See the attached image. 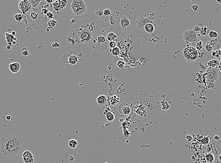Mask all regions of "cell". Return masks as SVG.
<instances>
[{
	"mask_svg": "<svg viewBox=\"0 0 221 163\" xmlns=\"http://www.w3.org/2000/svg\"><path fill=\"white\" fill-rule=\"evenodd\" d=\"M23 142L24 140L20 136L6 135L0 139V152L7 158H13L20 152Z\"/></svg>",
	"mask_w": 221,
	"mask_h": 163,
	"instance_id": "obj_1",
	"label": "cell"
},
{
	"mask_svg": "<svg viewBox=\"0 0 221 163\" xmlns=\"http://www.w3.org/2000/svg\"><path fill=\"white\" fill-rule=\"evenodd\" d=\"M71 7L75 15L77 17L83 15L87 10L85 2L82 0H72Z\"/></svg>",
	"mask_w": 221,
	"mask_h": 163,
	"instance_id": "obj_2",
	"label": "cell"
},
{
	"mask_svg": "<svg viewBox=\"0 0 221 163\" xmlns=\"http://www.w3.org/2000/svg\"><path fill=\"white\" fill-rule=\"evenodd\" d=\"M183 55L186 60L189 62L195 61L199 57L198 50L192 46L185 48L183 50Z\"/></svg>",
	"mask_w": 221,
	"mask_h": 163,
	"instance_id": "obj_3",
	"label": "cell"
},
{
	"mask_svg": "<svg viewBox=\"0 0 221 163\" xmlns=\"http://www.w3.org/2000/svg\"><path fill=\"white\" fill-rule=\"evenodd\" d=\"M93 33L89 30L84 28L80 32H78V36L82 42L89 43L92 41Z\"/></svg>",
	"mask_w": 221,
	"mask_h": 163,
	"instance_id": "obj_4",
	"label": "cell"
},
{
	"mask_svg": "<svg viewBox=\"0 0 221 163\" xmlns=\"http://www.w3.org/2000/svg\"><path fill=\"white\" fill-rule=\"evenodd\" d=\"M183 40L187 43H193L198 41L196 32L193 29H189L184 32L183 35Z\"/></svg>",
	"mask_w": 221,
	"mask_h": 163,
	"instance_id": "obj_5",
	"label": "cell"
},
{
	"mask_svg": "<svg viewBox=\"0 0 221 163\" xmlns=\"http://www.w3.org/2000/svg\"><path fill=\"white\" fill-rule=\"evenodd\" d=\"M136 24L137 25L138 29H140L149 23L154 24L153 20V18H144L142 16H141L138 20L136 21Z\"/></svg>",
	"mask_w": 221,
	"mask_h": 163,
	"instance_id": "obj_6",
	"label": "cell"
},
{
	"mask_svg": "<svg viewBox=\"0 0 221 163\" xmlns=\"http://www.w3.org/2000/svg\"><path fill=\"white\" fill-rule=\"evenodd\" d=\"M208 79L212 81H216L218 78V73L217 68H211L207 73Z\"/></svg>",
	"mask_w": 221,
	"mask_h": 163,
	"instance_id": "obj_7",
	"label": "cell"
},
{
	"mask_svg": "<svg viewBox=\"0 0 221 163\" xmlns=\"http://www.w3.org/2000/svg\"><path fill=\"white\" fill-rule=\"evenodd\" d=\"M22 159L25 163H33L34 157L29 150H25L22 154Z\"/></svg>",
	"mask_w": 221,
	"mask_h": 163,
	"instance_id": "obj_8",
	"label": "cell"
},
{
	"mask_svg": "<svg viewBox=\"0 0 221 163\" xmlns=\"http://www.w3.org/2000/svg\"><path fill=\"white\" fill-rule=\"evenodd\" d=\"M32 6V5H31V3L30 2V1H28V0L21 1L18 5V7H19V9L24 14L30 11L29 9H28L26 8V6L27 7V6Z\"/></svg>",
	"mask_w": 221,
	"mask_h": 163,
	"instance_id": "obj_9",
	"label": "cell"
},
{
	"mask_svg": "<svg viewBox=\"0 0 221 163\" xmlns=\"http://www.w3.org/2000/svg\"><path fill=\"white\" fill-rule=\"evenodd\" d=\"M9 68L10 72L13 73H18L20 69V64L18 62H13L10 63Z\"/></svg>",
	"mask_w": 221,
	"mask_h": 163,
	"instance_id": "obj_10",
	"label": "cell"
},
{
	"mask_svg": "<svg viewBox=\"0 0 221 163\" xmlns=\"http://www.w3.org/2000/svg\"><path fill=\"white\" fill-rule=\"evenodd\" d=\"M155 27L156 25H155L154 24L152 23L147 24L144 27V30L145 32L150 34L153 33L155 31Z\"/></svg>",
	"mask_w": 221,
	"mask_h": 163,
	"instance_id": "obj_11",
	"label": "cell"
},
{
	"mask_svg": "<svg viewBox=\"0 0 221 163\" xmlns=\"http://www.w3.org/2000/svg\"><path fill=\"white\" fill-rule=\"evenodd\" d=\"M120 23L122 26V28L123 29H126L130 25V21L126 17H123L120 19Z\"/></svg>",
	"mask_w": 221,
	"mask_h": 163,
	"instance_id": "obj_12",
	"label": "cell"
},
{
	"mask_svg": "<svg viewBox=\"0 0 221 163\" xmlns=\"http://www.w3.org/2000/svg\"><path fill=\"white\" fill-rule=\"evenodd\" d=\"M120 22V19L117 15H113L111 16L109 19V23L113 26L117 25Z\"/></svg>",
	"mask_w": 221,
	"mask_h": 163,
	"instance_id": "obj_13",
	"label": "cell"
},
{
	"mask_svg": "<svg viewBox=\"0 0 221 163\" xmlns=\"http://www.w3.org/2000/svg\"><path fill=\"white\" fill-rule=\"evenodd\" d=\"M107 101V97L104 95H100L97 98L96 102L99 105H104Z\"/></svg>",
	"mask_w": 221,
	"mask_h": 163,
	"instance_id": "obj_14",
	"label": "cell"
},
{
	"mask_svg": "<svg viewBox=\"0 0 221 163\" xmlns=\"http://www.w3.org/2000/svg\"><path fill=\"white\" fill-rule=\"evenodd\" d=\"M207 64L211 68H217V67H219L220 63L217 60L214 59L212 60L211 61H208Z\"/></svg>",
	"mask_w": 221,
	"mask_h": 163,
	"instance_id": "obj_15",
	"label": "cell"
},
{
	"mask_svg": "<svg viewBox=\"0 0 221 163\" xmlns=\"http://www.w3.org/2000/svg\"><path fill=\"white\" fill-rule=\"evenodd\" d=\"M78 61V57L75 55H71L68 58V63L72 65H75L77 63Z\"/></svg>",
	"mask_w": 221,
	"mask_h": 163,
	"instance_id": "obj_16",
	"label": "cell"
},
{
	"mask_svg": "<svg viewBox=\"0 0 221 163\" xmlns=\"http://www.w3.org/2000/svg\"><path fill=\"white\" fill-rule=\"evenodd\" d=\"M117 38V35L112 32H108L106 36V39H107L108 41H115L116 40Z\"/></svg>",
	"mask_w": 221,
	"mask_h": 163,
	"instance_id": "obj_17",
	"label": "cell"
},
{
	"mask_svg": "<svg viewBox=\"0 0 221 163\" xmlns=\"http://www.w3.org/2000/svg\"><path fill=\"white\" fill-rule=\"evenodd\" d=\"M5 36L6 41L9 43H10L17 40L16 37L12 35V34H10L9 33H5Z\"/></svg>",
	"mask_w": 221,
	"mask_h": 163,
	"instance_id": "obj_18",
	"label": "cell"
},
{
	"mask_svg": "<svg viewBox=\"0 0 221 163\" xmlns=\"http://www.w3.org/2000/svg\"><path fill=\"white\" fill-rule=\"evenodd\" d=\"M68 145L71 149H75L78 147V142L75 139H71L68 142Z\"/></svg>",
	"mask_w": 221,
	"mask_h": 163,
	"instance_id": "obj_19",
	"label": "cell"
},
{
	"mask_svg": "<svg viewBox=\"0 0 221 163\" xmlns=\"http://www.w3.org/2000/svg\"><path fill=\"white\" fill-rule=\"evenodd\" d=\"M119 101H120L119 98L115 95L113 96L110 98V102L112 106H114L116 105L119 102Z\"/></svg>",
	"mask_w": 221,
	"mask_h": 163,
	"instance_id": "obj_20",
	"label": "cell"
},
{
	"mask_svg": "<svg viewBox=\"0 0 221 163\" xmlns=\"http://www.w3.org/2000/svg\"><path fill=\"white\" fill-rule=\"evenodd\" d=\"M106 119L109 122H112L115 119V116L113 113L111 112H108L105 114Z\"/></svg>",
	"mask_w": 221,
	"mask_h": 163,
	"instance_id": "obj_21",
	"label": "cell"
},
{
	"mask_svg": "<svg viewBox=\"0 0 221 163\" xmlns=\"http://www.w3.org/2000/svg\"><path fill=\"white\" fill-rule=\"evenodd\" d=\"M206 159L208 162L212 163L215 160V157L212 153H208L206 155Z\"/></svg>",
	"mask_w": 221,
	"mask_h": 163,
	"instance_id": "obj_22",
	"label": "cell"
},
{
	"mask_svg": "<svg viewBox=\"0 0 221 163\" xmlns=\"http://www.w3.org/2000/svg\"><path fill=\"white\" fill-rule=\"evenodd\" d=\"M210 31L208 27H203L201 28V30L200 31V34L202 36H207L209 34Z\"/></svg>",
	"mask_w": 221,
	"mask_h": 163,
	"instance_id": "obj_23",
	"label": "cell"
},
{
	"mask_svg": "<svg viewBox=\"0 0 221 163\" xmlns=\"http://www.w3.org/2000/svg\"><path fill=\"white\" fill-rule=\"evenodd\" d=\"M122 113L125 115H127L129 114L131 111L130 108L127 105L123 106L122 108Z\"/></svg>",
	"mask_w": 221,
	"mask_h": 163,
	"instance_id": "obj_24",
	"label": "cell"
},
{
	"mask_svg": "<svg viewBox=\"0 0 221 163\" xmlns=\"http://www.w3.org/2000/svg\"><path fill=\"white\" fill-rule=\"evenodd\" d=\"M57 23H58L57 21L54 19H50L48 22V27L50 29L52 28L57 24Z\"/></svg>",
	"mask_w": 221,
	"mask_h": 163,
	"instance_id": "obj_25",
	"label": "cell"
},
{
	"mask_svg": "<svg viewBox=\"0 0 221 163\" xmlns=\"http://www.w3.org/2000/svg\"><path fill=\"white\" fill-rule=\"evenodd\" d=\"M112 53L114 56H118L120 54V50L118 47H116L113 49L112 50Z\"/></svg>",
	"mask_w": 221,
	"mask_h": 163,
	"instance_id": "obj_26",
	"label": "cell"
},
{
	"mask_svg": "<svg viewBox=\"0 0 221 163\" xmlns=\"http://www.w3.org/2000/svg\"><path fill=\"white\" fill-rule=\"evenodd\" d=\"M201 143L203 145H206L208 144L209 142H210V139H209V136H207V137H205L204 138H203L202 139V140L201 141Z\"/></svg>",
	"mask_w": 221,
	"mask_h": 163,
	"instance_id": "obj_27",
	"label": "cell"
},
{
	"mask_svg": "<svg viewBox=\"0 0 221 163\" xmlns=\"http://www.w3.org/2000/svg\"><path fill=\"white\" fill-rule=\"evenodd\" d=\"M208 35L211 38H216L218 36V33L217 32L214 31H210Z\"/></svg>",
	"mask_w": 221,
	"mask_h": 163,
	"instance_id": "obj_28",
	"label": "cell"
},
{
	"mask_svg": "<svg viewBox=\"0 0 221 163\" xmlns=\"http://www.w3.org/2000/svg\"><path fill=\"white\" fill-rule=\"evenodd\" d=\"M202 48H203V43L202 41H198L196 46V49L197 50H202Z\"/></svg>",
	"mask_w": 221,
	"mask_h": 163,
	"instance_id": "obj_29",
	"label": "cell"
},
{
	"mask_svg": "<svg viewBox=\"0 0 221 163\" xmlns=\"http://www.w3.org/2000/svg\"><path fill=\"white\" fill-rule=\"evenodd\" d=\"M97 41H98V42L99 43L101 44H103L106 41V38L103 36H98L97 39Z\"/></svg>",
	"mask_w": 221,
	"mask_h": 163,
	"instance_id": "obj_30",
	"label": "cell"
},
{
	"mask_svg": "<svg viewBox=\"0 0 221 163\" xmlns=\"http://www.w3.org/2000/svg\"><path fill=\"white\" fill-rule=\"evenodd\" d=\"M14 18H15V19L17 21L20 22V21H21L22 20V15L21 14H17L14 15Z\"/></svg>",
	"mask_w": 221,
	"mask_h": 163,
	"instance_id": "obj_31",
	"label": "cell"
},
{
	"mask_svg": "<svg viewBox=\"0 0 221 163\" xmlns=\"http://www.w3.org/2000/svg\"><path fill=\"white\" fill-rule=\"evenodd\" d=\"M21 53V54H22L24 56H27L29 54L28 50V49H27V48H22Z\"/></svg>",
	"mask_w": 221,
	"mask_h": 163,
	"instance_id": "obj_32",
	"label": "cell"
},
{
	"mask_svg": "<svg viewBox=\"0 0 221 163\" xmlns=\"http://www.w3.org/2000/svg\"><path fill=\"white\" fill-rule=\"evenodd\" d=\"M117 65L119 68L120 69H123L125 65V63L122 60H119L117 62Z\"/></svg>",
	"mask_w": 221,
	"mask_h": 163,
	"instance_id": "obj_33",
	"label": "cell"
},
{
	"mask_svg": "<svg viewBox=\"0 0 221 163\" xmlns=\"http://www.w3.org/2000/svg\"><path fill=\"white\" fill-rule=\"evenodd\" d=\"M41 2V0H30V2L31 3L32 7H36L39 4L40 2Z\"/></svg>",
	"mask_w": 221,
	"mask_h": 163,
	"instance_id": "obj_34",
	"label": "cell"
},
{
	"mask_svg": "<svg viewBox=\"0 0 221 163\" xmlns=\"http://www.w3.org/2000/svg\"><path fill=\"white\" fill-rule=\"evenodd\" d=\"M96 15L98 17H102L104 15V10L101 9H99L96 11Z\"/></svg>",
	"mask_w": 221,
	"mask_h": 163,
	"instance_id": "obj_35",
	"label": "cell"
},
{
	"mask_svg": "<svg viewBox=\"0 0 221 163\" xmlns=\"http://www.w3.org/2000/svg\"><path fill=\"white\" fill-rule=\"evenodd\" d=\"M46 17L47 18H49V19H50H50H53V18L54 17V14L51 11H49L48 12V13L46 15Z\"/></svg>",
	"mask_w": 221,
	"mask_h": 163,
	"instance_id": "obj_36",
	"label": "cell"
},
{
	"mask_svg": "<svg viewBox=\"0 0 221 163\" xmlns=\"http://www.w3.org/2000/svg\"><path fill=\"white\" fill-rule=\"evenodd\" d=\"M30 17L32 19L36 20V19L38 18V14L34 12H32L30 14Z\"/></svg>",
	"mask_w": 221,
	"mask_h": 163,
	"instance_id": "obj_37",
	"label": "cell"
},
{
	"mask_svg": "<svg viewBox=\"0 0 221 163\" xmlns=\"http://www.w3.org/2000/svg\"><path fill=\"white\" fill-rule=\"evenodd\" d=\"M111 10L109 9H105L104 10V15L105 17L109 16L111 15Z\"/></svg>",
	"mask_w": 221,
	"mask_h": 163,
	"instance_id": "obj_38",
	"label": "cell"
},
{
	"mask_svg": "<svg viewBox=\"0 0 221 163\" xmlns=\"http://www.w3.org/2000/svg\"><path fill=\"white\" fill-rule=\"evenodd\" d=\"M109 47H110L111 48L113 49V48H114L116 47V43H115V41H110L109 44Z\"/></svg>",
	"mask_w": 221,
	"mask_h": 163,
	"instance_id": "obj_39",
	"label": "cell"
},
{
	"mask_svg": "<svg viewBox=\"0 0 221 163\" xmlns=\"http://www.w3.org/2000/svg\"><path fill=\"white\" fill-rule=\"evenodd\" d=\"M191 8L193 9L194 11H197L198 10V9H199L198 6L196 4H194L191 5Z\"/></svg>",
	"mask_w": 221,
	"mask_h": 163,
	"instance_id": "obj_40",
	"label": "cell"
},
{
	"mask_svg": "<svg viewBox=\"0 0 221 163\" xmlns=\"http://www.w3.org/2000/svg\"><path fill=\"white\" fill-rule=\"evenodd\" d=\"M49 11V10L47 9V8H43L42 9H41V12H42V13L44 14V15H46L48 13V12Z\"/></svg>",
	"mask_w": 221,
	"mask_h": 163,
	"instance_id": "obj_41",
	"label": "cell"
},
{
	"mask_svg": "<svg viewBox=\"0 0 221 163\" xmlns=\"http://www.w3.org/2000/svg\"><path fill=\"white\" fill-rule=\"evenodd\" d=\"M186 139H187V140H188V141H190L192 140V137L190 136H189V135H188L186 137Z\"/></svg>",
	"mask_w": 221,
	"mask_h": 163,
	"instance_id": "obj_42",
	"label": "cell"
},
{
	"mask_svg": "<svg viewBox=\"0 0 221 163\" xmlns=\"http://www.w3.org/2000/svg\"><path fill=\"white\" fill-rule=\"evenodd\" d=\"M47 3H52V2H53V0H45Z\"/></svg>",
	"mask_w": 221,
	"mask_h": 163,
	"instance_id": "obj_43",
	"label": "cell"
},
{
	"mask_svg": "<svg viewBox=\"0 0 221 163\" xmlns=\"http://www.w3.org/2000/svg\"><path fill=\"white\" fill-rule=\"evenodd\" d=\"M6 118V119H7L8 120H10L11 119V117H10V116H9V115L7 116Z\"/></svg>",
	"mask_w": 221,
	"mask_h": 163,
	"instance_id": "obj_44",
	"label": "cell"
},
{
	"mask_svg": "<svg viewBox=\"0 0 221 163\" xmlns=\"http://www.w3.org/2000/svg\"><path fill=\"white\" fill-rule=\"evenodd\" d=\"M217 2L219 4H221V0H216Z\"/></svg>",
	"mask_w": 221,
	"mask_h": 163,
	"instance_id": "obj_45",
	"label": "cell"
},
{
	"mask_svg": "<svg viewBox=\"0 0 221 163\" xmlns=\"http://www.w3.org/2000/svg\"><path fill=\"white\" fill-rule=\"evenodd\" d=\"M12 35H13L14 36H15L16 35V32H12Z\"/></svg>",
	"mask_w": 221,
	"mask_h": 163,
	"instance_id": "obj_46",
	"label": "cell"
},
{
	"mask_svg": "<svg viewBox=\"0 0 221 163\" xmlns=\"http://www.w3.org/2000/svg\"><path fill=\"white\" fill-rule=\"evenodd\" d=\"M219 70H220V71L221 72V63H220L219 66Z\"/></svg>",
	"mask_w": 221,
	"mask_h": 163,
	"instance_id": "obj_47",
	"label": "cell"
},
{
	"mask_svg": "<svg viewBox=\"0 0 221 163\" xmlns=\"http://www.w3.org/2000/svg\"><path fill=\"white\" fill-rule=\"evenodd\" d=\"M218 159H219L220 160H221V155H220L219 156V157H218Z\"/></svg>",
	"mask_w": 221,
	"mask_h": 163,
	"instance_id": "obj_48",
	"label": "cell"
},
{
	"mask_svg": "<svg viewBox=\"0 0 221 163\" xmlns=\"http://www.w3.org/2000/svg\"><path fill=\"white\" fill-rule=\"evenodd\" d=\"M108 163V162H105V163Z\"/></svg>",
	"mask_w": 221,
	"mask_h": 163,
	"instance_id": "obj_49",
	"label": "cell"
}]
</instances>
